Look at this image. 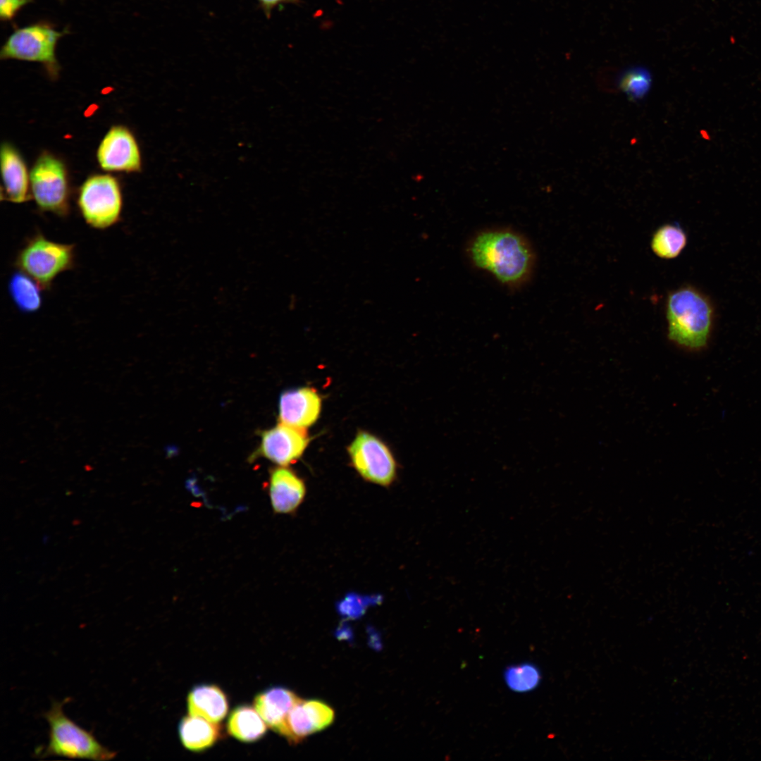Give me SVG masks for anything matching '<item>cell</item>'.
Returning <instances> with one entry per match:
<instances>
[{
	"instance_id": "cell-1",
	"label": "cell",
	"mask_w": 761,
	"mask_h": 761,
	"mask_svg": "<svg viewBox=\"0 0 761 761\" xmlns=\"http://www.w3.org/2000/svg\"><path fill=\"white\" fill-rule=\"evenodd\" d=\"M474 264L500 282L514 285L524 281L533 266V253L527 242L510 230H490L478 234L469 247Z\"/></svg>"
},
{
	"instance_id": "cell-2",
	"label": "cell",
	"mask_w": 761,
	"mask_h": 761,
	"mask_svg": "<svg viewBox=\"0 0 761 761\" xmlns=\"http://www.w3.org/2000/svg\"><path fill=\"white\" fill-rule=\"evenodd\" d=\"M714 317L710 299L693 286L680 287L667 295L668 338L681 347L703 349L708 343Z\"/></svg>"
},
{
	"instance_id": "cell-3",
	"label": "cell",
	"mask_w": 761,
	"mask_h": 761,
	"mask_svg": "<svg viewBox=\"0 0 761 761\" xmlns=\"http://www.w3.org/2000/svg\"><path fill=\"white\" fill-rule=\"evenodd\" d=\"M63 702L53 701L44 714L49 726L47 745L38 750L39 757L62 756L93 760H109L116 753L101 745L94 735L77 725L63 712Z\"/></svg>"
},
{
	"instance_id": "cell-4",
	"label": "cell",
	"mask_w": 761,
	"mask_h": 761,
	"mask_svg": "<svg viewBox=\"0 0 761 761\" xmlns=\"http://www.w3.org/2000/svg\"><path fill=\"white\" fill-rule=\"evenodd\" d=\"M75 265L73 244L54 241L37 232L18 252L14 266L35 280L43 290H48L62 273Z\"/></svg>"
},
{
	"instance_id": "cell-5",
	"label": "cell",
	"mask_w": 761,
	"mask_h": 761,
	"mask_svg": "<svg viewBox=\"0 0 761 761\" xmlns=\"http://www.w3.org/2000/svg\"><path fill=\"white\" fill-rule=\"evenodd\" d=\"M67 32V30H57L45 21L18 27L1 47L0 58L40 63L51 76H56L59 65L56 49L60 38Z\"/></svg>"
},
{
	"instance_id": "cell-6",
	"label": "cell",
	"mask_w": 761,
	"mask_h": 761,
	"mask_svg": "<svg viewBox=\"0 0 761 761\" xmlns=\"http://www.w3.org/2000/svg\"><path fill=\"white\" fill-rule=\"evenodd\" d=\"M77 204L85 222L97 230L109 228L120 219L123 197L120 185L109 175H95L80 188Z\"/></svg>"
},
{
	"instance_id": "cell-7",
	"label": "cell",
	"mask_w": 761,
	"mask_h": 761,
	"mask_svg": "<svg viewBox=\"0 0 761 761\" xmlns=\"http://www.w3.org/2000/svg\"><path fill=\"white\" fill-rule=\"evenodd\" d=\"M33 198L39 209L61 217L70 211L69 190L63 163L49 153L36 161L30 175Z\"/></svg>"
},
{
	"instance_id": "cell-8",
	"label": "cell",
	"mask_w": 761,
	"mask_h": 761,
	"mask_svg": "<svg viewBox=\"0 0 761 761\" xmlns=\"http://www.w3.org/2000/svg\"><path fill=\"white\" fill-rule=\"evenodd\" d=\"M348 453L353 466L364 479L382 486H389L394 481L395 460L386 445L375 435L359 432Z\"/></svg>"
},
{
	"instance_id": "cell-9",
	"label": "cell",
	"mask_w": 761,
	"mask_h": 761,
	"mask_svg": "<svg viewBox=\"0 0 761 761\" xmlns=\"http://www.w3.org/2000/svg\"><path fill=\"white\" fill-rule=\"evenodd\" d=\"M260 437L259 446L250 456L252 460L264 457L282 466L297 461L309 441L305 429L282 423L263 431Z\"/></svg>"
},
{
	"instance_id": "cell-10",
	"label": "cell",
	"mask_w": 761,
	"mask_h": 761,
	"mask_svg": "<svg viewBox=\"0 0 761 761\" xmlns=\"http://www.w3.org/2000/svg\"><path fill=\"white\" fill-rule=\"evenodd\" d=\"M334 712L320 700L300 699L289 711L276 733L297 744L308 736L328 726Z\"/></svg>"
},
{
	"instance_id": "cell-11",
	"label": "cell",
	"mask_w": 761,
	"mask_h": 761,
	"mask_svg": "<svg viewBox=\"0 0 761 761\" xmlns=\"http://www.w3.org/2000/svg\"><path fill=\"white\" fill-rule=\"evenodd\" d=\"M97 156L105 171L138 172L142 168L137 142L123 126H114L108 131L98 147Z\"/></svg>"
},
{
	"instance_id": "cell-12",
	"label": "cell",
	"mask_w": 761,
	"mask_h": 761,
	"mask_svg": "<svg viewBox=\"0 0 761 761\" xmlns=\"http://www.w3.org/2000/svg\"><path fill=\"white\" fill-rule=\"evenodd\" d=\"M321 409V399L314 389L287 390L279 399L278 419L280 423L305 429L317 421Z\"/></svg>"
},
{
	"instance_id": "cell-13",
	"label": "cell",
	"mask_w": 761,
	"mask_h": 761,
	"mask_svg": "<svg viewBox=\"0 0 761 761\" xmlns=\"http://www.w3.org/2000/svg\"><path fill=\"white\" fill-rule=\"evenodd\" d=\"M268 495L275 513L292 514L302 503L306 495V485L292 470L280 466L270 471Z\"/></svg>"
},
{
	"instance_id": "cell-14",
	"label": "cell",
	"mask_w": 761,
	"mask_h": 761,
	"mask_svg": "<svg viewBox=\"0 0 761 761\" xmlns=\"http://www.w3.org/2000/svg\"><path fill=\"white\" fill-rule=\"evenodd\" d=\"M1 171L4 187L5 200L20 204L30 199V177L25 163L10 144L5 142L1 148Z\"/></svg>"
},
{
	"instance_id": "cell-15",
	"label": "cell",
	"mask_w": 761,
	"mask_h": 761,
	"mask_svg": "<svg viewBox=\"0 0 761 761\" xmlns=\"http://www.w3.org/2000/svg\"><path fill=\"white\" fill-rule=\"evenodd\" d=\"M190 715L219 723L227 716L228 699L225 692L215 684H200L193 687L187 697Z\"/></svg>"
},
{
	"instance_id": "cell-16",
	"label": "cell",
	"mask_w": 761,
	"mask_h": 761,
	"mask_svg": "<svg viewBox=\"0 0 761 761\" xmlns=\"http://www.w3.org/2000/svg\"><path fill=\"white\" fill-rule=\"evenodd\" d=\"M300 699L292 691L276 686L258 693L253 706L268 727L276 732L289 711Z\"/></svg>"
},
{
	"instance_id": "cell-17",
	"label": "cell",
	"mask_w": 761,
	"mask_h": 761,
	"mask_svg": "<svg viewBox=\"0 0 761 761\" xmlns=\"http://www.w3.org/2000/svg\"><path fill=\"white\" fill-rule=\"evenodd\" d=\"M178 734L182 745L192 752H202L212 747L221 738V728L200 717L187 715L182 718Z\"/></svg>"
},
{
	"instance_id": "cell-18",
	"label": "cell",
	"mask_w": 761,
	"mask_h": 761,
	"mask_svg": "<svg viewBox=\"0 0 761 761\" xmlns=\"http://www.w3.org/2000/svg\"><path fill=\"white\" fill-rule=\"evenodd\" d=\"M268 726L254 708L248 705L235 707L226 724L228 733L243 743H253L264 736Z\"/></svg>"
},
{
	"instance_id": "cell-19",
	"label": "cell",
	"mask_w": 761,
	"mask_h": 761,
	"mask_svg": "<svg viewBox=\"0 0 761 761\" xmlns=\"http://www.w3.org/2000/svg\"><path fill=\"white\" fill-rule=\"evenodd\" d=\"M11 297L22 312L38 311L42 304V288L28 275L18 270L11 276L8 284Z\"/></svg>"
},
{
	"instance_id": "cell-20",
	"label": "cell",
	"mask_w": 761,
	"mask_h": 761,
	"mask_svg": "<svg viewBox=\"0 0 761 761\" xmlns=\"http://www.w3.org/2000/svg\"><path fill=\"white\" fill-rule=\"evenodd\" d=\"M686 244L687 235L681 227L676 223H667L655 231L650 247L658 257L671 259L677 257Z\"/></svg>"
},
{
	"instance_id": "cell-21",
	"label": "cell",
	"mask_w": 761,
	"mask_h": 761,
	"mask_svg": "<svg viewBox=\"0 0 761 761\" xmlns=\"http://www.w3.org/2000/svg\"><path fill=\"white\" fill-rule=\"evenodd\" d=\"M539 668L531 662H522L506 667L503 679L507 687L514 693H525L535 690L541 682Z\"/></svg>"
},
{
	"instance_id": "cell-22",
	"label": "cell",
	"mask_w": 761,
	"mask_h": 761,
	"mask_svg": "<svg viewBox=\"0 0 761 761\" xmlns=\"http://www.w3.org/2000/svg\"><path fill=\"white\" fill-rule=\"evenodd\" d=\"M617 87L632 101L643 99L652 85V76L648 68L631 66L621 70L617 76Z\"/></svg>"
},
{
	"instance_id": "cell-23",
	"label": "cell",
	"mask_w": 761,
	"mask_h": 761,
	"mask_svg": "<svg viewBox=\"0 0 761 761\" xmlns=\"http://www.w3.org/2000/svg\"><path fill=\"white\" fill-rule=\"evenodd\" d=\"M380 599L376 596H362L349 593L338 604V612L345 617L356 619L364 614L366 608Z\"/></svg>"
},
{
	"instance_id": "cell-24",
	"label": "cell",
	"mask_w": 761,
	"mask_h": 761,
	"mask_svg": "<svg viewBox=\"0 0 761 761\" xmlns=\"http://www.w3.org/2000/svg\"><path fill=\"white\" fill-rule=\"evenodd\" d=\"M33 0H0V18L2 21L12 20L18 11Z\"/></svg>"
},
{
	"instance_id": "cell-25",
	"label": "cell",
	"mask_w": 761,
	"mask_h": 761,
	"mask_svg": "<svg viewBox=\"0 0 761 761\" xmlns=\"http://www.w3.org/2000/svg\"><path fill=\"white\" fill-rule=\"evenodd\" d=\"M260 6L268 17L271 15L272 10L277 6L282 4H297L299 0H257Z\"/></svg>"
}]
</instances>
